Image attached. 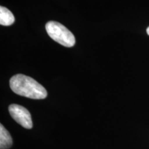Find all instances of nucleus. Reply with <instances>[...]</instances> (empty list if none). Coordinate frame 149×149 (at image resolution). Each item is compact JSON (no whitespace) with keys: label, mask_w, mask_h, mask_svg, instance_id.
Here are the masks:
<instances>
[{"label":"nucleus","mask_w":149,"mask_h":149,"mask_svg":"<svg viewBox=\"0 0 149 149\" xmlns=\"http://www.w3.org/2000/svg\"><path fill=\"white\" fill-rule=\"evenodd\" d=\"M11 90L15 93L33 100H43L47 97V91L32 77L22 74L14 75L10 80Z\"/></svg>","instance_id":"f257e3e1"},{"label":"nucleus","mask_w":149,"mask_h":149,"mask_svg":"<svg viewBox=\"0 0 149 149\" xmlns=\"http://www.w3.org/2000/svg\"><path fill=\"white\" fill-rule=\"evenodd\" d=\"M46 30L48 35L61 45L66 47H72L75 44L74 35L59 22H48L46 24Z\"/></svg>","instance_id":"f03ea898"},{"label":"nucleus","mask_w":149,"mask_h":149,"mask_svg":"<svg viewBox=\"0 0 149 149\" xmlns=\"http://www.w3.org/2000/svg\"><path fill=\"white\" fill-rule=\"evenodd\" d=\"M8 111L13 119L19 124L27 129L32 128L33 122L31 113L26 108L18 104H11L9 106Z\"/></svg>","instance_id":"7ed1b4c3"},{"label":"nucleus","mask_w":149,"mask_h":149,"mask_svg":"<svg viewBox=\"0 0 149 149\" xmlns=\"http://www.w3.org/2000/svg\"><path fill=\"white\" fill-rule=\"evenodd\" d=\"M13 145L12 137L8 131L3 127L2 124L0 125V148L8 149Z\"/></svg>","instance_id":"20e7f679"},{"label":"nucleus","mask_w":149,"mask_h":149,"mask_svg":"<svg viewBox=\"0 0 149 149\" xmlns=\"http://www.w3.org/2000/svg\"><path fill=\"white\" fill-rule=\"evenodd\" d=\"M15 22V17L12 13L5 7H0V24L10 26Z\"/></svg>","instance_id":"39448f33"},{"label":"nucleus","mask_w":149,"mask_h":149,"mask_svg":"<svg viewBox=\"0 0 149 149\" xmlns=\"http://www.w3.org/2000/svg\"><path fill=\"white\" fill-rule=\"evenodd\" d=\"M146 32H147V33H148V35H149V27L148 28V29H147V30H146Z\"/></svg>","instance_id":"423d86ee"}]
</instances>
